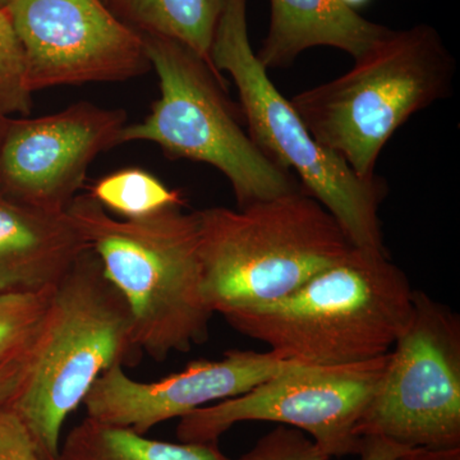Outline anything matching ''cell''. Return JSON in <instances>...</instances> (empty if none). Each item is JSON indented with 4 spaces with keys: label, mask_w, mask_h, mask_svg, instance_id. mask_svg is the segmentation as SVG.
<instances>
[{
    "label": "cell",
    "mask_w": 460,
    "mask_h": 460,
    "mask_svg": "<svg viewBox=\"0 0 460 460\" xmlns=\"http://www.w3.org/2000/svg\"><path fill=\"white\" fill-rule=\"evenodd\" d=\"M9 119L11 118L0 113V146H2L3 138H4L5 131H7Z\"/></svg>",
    "instance_id": "obj_25"
},
{
    "label": "cell",
    "mask_w": 460,
    "mask_h": 460,
    "mask_svg": "<svg viewBox=\"0 0 460 460\" xmlns=\"http://www.w3.org/2000/svg\"><path fill=\"white\" fill-rule=\"evenodd\" d=\"M248 0H224L211 44V62L237 87L248 135L272 162L296 172L301 189L319 201L354 247L387 252L378 219L385 198L381 178L365 181L316 141L290 100L272 84L251 47Z\"/></svg>",
    "instance_id": "obj_6"
},
{
    "label": "cell",
    "mask_w": 460,
    "mask_h": 460,
    "mask_svg": "<svg viewBox=\"0 0 460 460\" xmlns=\"http://www.w3.org/2000/svg\"><path fill=\"white\" fill-rule=\"evenodd\" d=\"M393 460H460L459 449H404Z\"/></svg>",
    "instance_id": "obj_24"
},
{
    "label": "cell",
    "mask_w": 460,
    "mask_h": 460,
    "mask_svg": "<svg viewBox=\"0 0 460 460\" xmlns=\"http://www.w3.org/2000/svg\"><path fill=\"white\" fill-rule=\"evenodd\" d=\"M341 2H343L344 4H347L348 7L356 9L358 7H362V5H365L366 3L368 2V0H341Z\"/></svg>",
    "instance_id": "obj_26"
},
{
    "label": "cell",
    "mask_w": 460,
    "mask_h": 460,
    "mask_svg": "<svg viewBox=\"0 0 460 460\" xmlns=\"http://www.w3.org/2000/svg\"><path fill=\"white\" fill-rule=\"evenodd\" d=\"M53 290L0 293V358L17 352L36 337Z\"/></svg>",
    "instance_id": "obj_18"
},
{
    "label": "cell",
    "mask_w": 460,
    "mask_h": 460,
    "mask_svg": "<svg viewBox=\"0 0 460 460\" xmlns=\"http://www.w3.org/2000/svg\"><path fill=\"white\" fill-rule=\"evenodd\" d=\"M8 2L9 0H0V9L7 7Z\"/></svg>",
    "instance_id": "obj_27"
},
{
    "label": "cell",
    "mask_w": 460,
    "mask_h": 460,
    "mask_svg": "<svg viewBox=\"0 0 460 460\" xmlns=\"http://www.w3.org/2000/svg\"><path fill=\"white\" fill-rule=\"evenodd\" d=\"M456 60L434 26L389 30L344 75L290 99L317 142L359 178L377 180L387 141L452 93Z\"/></svg>",
    "instance_id": "obj_4"
},
{
    "label": "cell",
    "mask_w": 460,
    "mask_h": 460,
    "mask_svg": "<svg viewBox=\"0 0 460 460\" xmlns=\"http://www.w3.org/2000/svg\"><path fill=\"white\" fill-rule=\"evenodd\" d=\"M404 449L385 438H362L358 456L361 460H393Z\"/></svg>",
    "instance_id": "obj_23"
},
{
    "label": "cell",
    "mask_w": 460,
    "mask_h": 460,
    "mask_svg": "<svg viewBox=\"0 0 460 460\" xmlns=\"http://www.w3.org/2000/svg\"><path fill=\"white\" fill-rule=\"evenodd\" d=\"M0 460H40L29 429L11 405L0 407Z\"/></svg>",
    "instance_id": "obj_21"
},
{
    "label": "cell",
    "mask_w": 460,
    "mask_h": 460,
    "mask_svg": "<svg viewBox=\"0 0 460 460\" xmlns=\"http://www.w3.org/2000/svg\"><path fill=\"white\" fill-rule=\"evenodd\" d=\"M59 460H233L219 443H168L86 417L60 444Z\"/></svg>",
    "instance_id": "obj_16"
},
{
    "label": "cell",
    "mask_w": 460,
    "mask_h": 460,
    "mask_svg": "<svg viewBox=\"0 0 460 460\" xmlns=\"http://www.w3.org/2000/svg\"><path fill=\"white\" fill-rule=\"evenodd\" d=\"M118 20L140 36H163L195 51L217 75L211 44L224 0H104Z\"/></svg>",
    "instance_id": "obj_15"
},
{
    "label": "cell",
    "mask_w": 460,
    "mask_h": 460,
    "mask_svg": "<svg viewBox=\"0 0 460 460\" xmlns=\"http://www.w3.org/2000/svg\"><path fill=\"white\" fill-rule=\"evenodd\" d=\"M33 341L17 352L0 358V407L11 404L25 380L31 361Z\"/></svg>",
    "instance_id": "obj_22"
},
{
    "label": "cell",
    "mask_w": 460,
    "mask_h": 460,
    "mask_svg": "<svg viewBox=\"0 0 460 460\" xmlns=\"http://www.w3.org/2000/svg\"><path fill=\"white\" fill-rule=\"evenodd\" d=\"M90 248L66 213L0 195V293L47 292Z\"/></svg>",
    "instance_id": "obj_13"
},
{
    "label": "cell",
    "mask_w": 460,
    "mask_h": 460,
    "mask_svg": "<svg viewBox=\"0 0 460 460\" xmlns=\"http://www.w3.org/2000/svg\"><path fill=\"white\" fill-rule=\"evenodd\" d=\"M238 460H330L310 436L280 425L262 436L255 447Z\"/></svg>",
    "instance_id": "obj_20"
},
{
    "label": "cell",
    "mask_w": 460,
    "mask_h": 460,
    "mask_svg": "<svg viewBox=\"0 0 460 460\" xmlns=\"http://www.w3.org/2000/svg\"><path fill=\"white\" fill-rule=\"evenodd\" d=\"M357 438L407 449L460 447V319L414 290L411 319L357 420Z\"/></svg>",
    "instance_id": "obj_8"
},
{
    "label": "cell",
    "mask_w": 460,
    "mask_h": 460,
    "mask_svg": "<svg viewBox=\"0 0 460 460\" xmlns=\"http://www.w3.org/2000/svg\"><path fill=\"white\" fill-rule=\"evenodd\" d=\"M299 363L277 353L232 349L217 361L190 362L154 383L133 380L123 366L109 368L84 401L89 419L146 435L151 429L213 402L244 394L262 381Z\"/></svg>",
    "instance_id": "obj_12"
},
{
    "label": "cell",
    "mask_w": 460,
    "mask_h": 460,
    "mask_svg": "<svg viewBox=\"0 0 460 460\" xmlns=\"http://www.w3.org/2000/svg\"><path fill=\"white\" fill-rule=\"evenodd\" d=\"M30 93L118 83L150 71L144 41L104 0H9Z\"/></svg>",
    "instance_id": "obj_10"
},
{
    "label": "cell",
    "mask_w": 460,
    "mask_h": 460,
    "mask_svg": "<svg viewBox=\"0 0 460 460\" xmlns=\"http://www.w3.org/2000/svg\"><path fill=\"white\" fill-rule=\"evenodd\" d=\"M90 195L124 219L146 217L172 205H183L181 193L168 189L155 175L138 168L122 169L102 178Z\"/></svg>",
    "instance_id": "obj_17"
},
{
    "label": "cell",
    "mask_w": 460,
    "mask_h": 460,
    "mask_svg": "<svg viewBox=\"0 0 460 460\" xmlns=\"http://www.w3.org/2000/svg\"><path fill=\"white\" fill-rule=\"evenodd\" d=\"M160 98L138 123H127L117 145L154 142L172 159L214 166L226 175L238 208L301 190L296 178L257 146L226 99V77L186 45L141 36Z\"/></svg>",
    "instance_id": "obj_7"
},
{
    "label": "cell",
    "mask_w": 460,
    "mask_h": 460,
    "mask_svg": "<svg viewBox=\"0 0 460 460\" xmlns=\"http://www.w3.org/2000/svg\"><path fill=\"white\" fill-rule=\"evenodd\" d=\"M389 353L353 365H296L244 394L206 405L181 417V443H219L233 426L250 420L278 422L313 438L329 459L358 456L354 434L385 371Z\"/></svg>",
    "instance_id": "obj_9"
},
{
    "label": "cell",
    "mask_w": 460,
    "mask_h": 460,
    "mask_svg": "<svg viewBox=\"0 0 460 460\" xmlns=\"http://www.w3.org/2000/svg\"><path fill=\"white\" fill-rule=\"evenodd\" d=\"M66 214L128 305L142 353L162 362L208 341L214 314L202 293L198 211L172 205L117 219L87 193Z\"/></svg>",
    "instance_id": "obj_1"
},
{
    "label": "cell",
    "mask_w": 460,
    "mask_h": 460,
    "mask_svg": "<svg viewBox=\"0 0 460 460\" xmlns=\"http://www.w3.org/2000/svg\"><path fill=\"white\" fill-rule=\"evenodd\" d=\"M413 295L389 253L353 247L295 292L224 319L287 361L332 367L389 353L411 319Z\"/></svg>",
    "instance_id": "obj_2"
},
{
    "label": "cell",
    "mask_w": 460,
    "mask_h": 460,
    "mask_svg": "<svg viewBox=\"0 0 460 460\" xmlns=\"http://www.w3.org/2000/svg\"><path fill=\"white\" fill-rule=\"evenodd\" d=\"M198 215L202 293L223 317L283 298L354 247L335 217L302 189Z\"/></svg>",
    "instance_id": "obj_5"
},
{
    "label": "cell",
    "mask_w": 460,
    "mask_h": 460,
    "mask_svg": "<svg viewBox=\"0 0 460 460\" xmlns=\"http://www.w3.org/2000/svg\"><path fill=\"white\" fill-rule=\"evenodd\" d=\"M123 109L81 102L59 113L9 119L0 146V195L18 204L66 213L95 157L117 146Z\"/></svg>",
    "instance_id": "obj_11"
},
{
    "label": "cell",
    "mask_w": 460,
    "mask_h": 460,
    "mask_svg": "<svg viewBox=\"0 0 460 460\" xmlns=\"http://www.w3.org/2000/svg\"><path fill=\"white\" fill-rule=\"evenodd\" d=\"M389 30L341 0H270V25L256 56L268 71L286 68L316 47L335 48L357 59Z\"/></svg>",
    "instance_id": "obj_14"
},
{
    "label": "cell",
    "mask_w": 460,
    "mask_h": 460,
    "mask_svg": "<svg viewBox=\"0 0 460 460\" xmlns=\"http://www.w3.org/2000/svg\"><path fill=\"white\" fill-rule=\"evenodd\" d=\"M32 93L27 87L26 60L7 7L0 9V113L29 115Z\"/></svg>",
    "instance_id": "obj_19"
},
{
    "label": "cell",
    "mask_w": 460,
    "mask_h": 460,
    "mask_svg": "<svg viewBox=\"0 0 460 460\" xmlns=\"http://www.w3.org/2000/svg\"><path fill=\"white\" fill-rule=\"evenodd\" d=\"M141 354L128 305L86 251L54 288L29 371L9 404L40 460H59L63 425L95 381L114 366L135 365Z\"/></svg>",
    "instance_id": "obj_3"
}]
</instances>
